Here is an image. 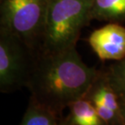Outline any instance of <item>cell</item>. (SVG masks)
Listing matches in <instances>:
<instances>
[{
  "label": "cell",
  "instance_id": "cell-1",
  "mask_svg": "<svg viewBox=\"0 0 125 125\" xmlns=\"http://www.w3.org/2000/svg\"><path fill=\"white\" fill-rule=\"evenodd\" d=\"M99 73L82 61L76 48L39 52L26 87L31 98L62 115L71 103L84 98Z\"/></svg>",
  "mask_w": 125,
  "mask_h": 125
},
{
  "label": "cell",
  "instance_id": "cell-2",
  "mask_svg": "<svg viewBox=\"0 0 125 125\" xmlns=\"http://www.w3.org/2000/svg\"><path fill=\"white\" fill-rule=\"evenodd\" d=\"M91 7L92 0H49L39 52L76 48L82 29L92 20Z\"/></svg>",
  "mask_w": 125,
  "mask_h": 125
},
{
  "label": "cell",
  "instance_id": "cell-3",
  "mask_svg": "<svg viewBox=\"0 0 125 125\" xmlns=\"http://www.w3.org/2000/svg\"><path fill=\"white\" fill-rule=\"evenodd\" d=\"M49 0H0V29L17 36L38 54Z\"/></svg>",
  "mask_w": 125,
  "mask_h": 125
},
{
  "label": "cell",
  "instance_id": "cell-4",
  "mask_svg": "<svg viewBox=\"0 0 125 125\" xmlns=\"http://www.w3.org/2000/svg\"><path fill=\"white\" fill-rule=\"evenodd\" d=\"M36 56L17 36L0 29V91L27 86Z\"/></svg>",
  "mask_w": 125,
  "mask_h": 125
},
{
  "label": "cell",
  "instance_id": "cell-5",
  "mask_svg": "<svg viewBox=\"0 0 125 125\" xmlns=\"http://www.w3.org/2000/svg\"><path fill=\"white\" fill-rule=\"evenodd\" d=\"M88 42L100 60L118 62L125 58V28L118 23H108L94 30Z\"/></svg>",
  "mask_w": 125,
  "mask_h": 125
},
{
  "label": "cell",
  "instance_id": "cell-6",
  "mask_svg": "<svg viewBox=\"0 0 125 125\" xmlns=\"http://www.w3.org/2000/svg\"><path fill=\"white\" fill-rule=\"evenodd\" d=\"M91 18L120 23L125 21V0H92Z\"/></svg>",
  "mask_w": 125,
  "mask_h": 125
},
{
  "label": "cell",
  "instance_id": "cell-7",
  "mask_svg": "<svg viewBox=\"0 0 125 125\" xmlns=\"http://www.w3.org/2000/svg\"><path fill=\"white\" fill-rule=\"evenodd\" d=\"M70 114L66 119L68 125H106L89 99L82 98L69 105Z\"/></svg>",
  "mask_w": 125,
  "mask_h": 125
},
{
  "label": "cell",
  "instance_id": "cell-8",
  "mask_svg": "<svg viewBox=\"0 0 125 125\" xmlns=\"http://www.w3.org/2000/svg\"><path fill=\"white\" fill-rule=\"evenodd\" d=\"M61 115L30 97L21 125H59Z\"/></svg>",
  "mask_w": 125,
  "mask_h": 125
},
{
  "label": "cell",
  "instance_id": "cell-9",
  "mask_svg": "<svg viewBox=\"0 0 125 125\" xmlns=\"http://www.w3.org/2000/svg\"><path fill=\"white\" fill-rule=\"evenodd\" d=\"M105 72L119 98L125 97V58L114 63Z\"/></svg>",
  "mask_w": 125,
  "mask_h": 125
},
{
  "label": "cell",
  "instance_id": "cell-10",
  "mask_svg": "<svg viewBox=\"0 0 125 125\" xmlns=\"http://www.w3.org/2000/svg\"><path fill=\"white\" fill-rule=\"evenodd\" d=\"M119 104H120V112L122 119H123L124 124L125 125V97L119 98Z\"/></svg>",
  "mask_w": 125,
  "mask_h": 125
},
{
  "label": "cell",
  "instance_id": "cell-11",
  "mask_svg": "<svg viewBox=\"0 0 125 125\" xmlns=\"http://www.w3.org/2000/svg\"><path fill=\"white\" fill-rule=\"evenodd\" d=\"M59 125H68L67 119H61V121H60V123H59Z\"/></svg>",
  "mask_w": 125,
  "mask_h": 125
}]
</instances>
